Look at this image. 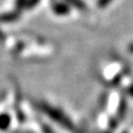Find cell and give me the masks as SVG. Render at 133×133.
<instances>
[{"label":"cell","mask_w":133,"mask_h":133,"mask_svg":"<svg viewBox=\"0 0 133 133\" xmlns=\"http://www.w3.org/2000/svg\"><path fill=\"white\" fill-rule=\"evenodd\" d=\"M43 110L49 114L50 118L53 119L56 122L60 123L61 125H64V127H66V128H69V129H71V128H72V125H71L72 123H70L69 120L66 119L65 116L62 114L60 111H58V110H56V109H53V108H50V107H48V105L43 107Z\"/></svg>","instance_id":"6da1fadb"},{"label":"cell","mask_w":133,"mask_h":133,"mask_svg":"<svg viewBox=\"0 0 133 133\" xmlns=\"http://www.w3.org/2000/svg\"><path fill=\"white\" fill-rule=\"evenodd\" d=\"M131 93H132V94H133V89H132V90H131Z\"/></svg>","instance_id":"52a82bcc"},{"label":"cell","mask_w":133,"mask_h":133,"mask_svg":"<svg viewBox=\"0 0 133 133\" xmlns=\"http://www.w3.org/2000/svg\"><path fill=\"white\" fill-rule=\"evenodd\" d=\"M53 9H55L56 12H58V14H60V15H64L68 12V8H66L64 5H62V3H58Z\"/></svg>","instance_id":"3957f363"},{"label":"cell","mask_w":133,"mask_h":133,"mask_svg":"<svg viewBox=\"0 0 133 133\" xmlns=\"http://www.w3.org/2000/svg\"><path fill=\"white\" fill-rule=\"evenodd\" d=\"M66 1L70 2L71 5H73L74 7H77V8H79V9H81V10H83L85 8V5L81 1V0H66Z\"/></svg>","instance_id":"277c9868"},{"label":"cell","mask_w":133,"mask_h":133,"mask_svg":"<svg viewBox=\"0 0 133 133\" xmlns=\"http://www.w3.org/2000/svg\"><path fill=\"white\" fill-rule=\"evenodd\" d=\"M129 50H130L131 52H133V43H132V44L130 45V47H129Z\"/></svg>","instance_id":"8992f818"},{"label":"cell","mask_w":133,"mask_h":133,"mask_svg":"<svg viewBox=\"0 0 133 133\" xmlns=\"http://www.w3.org/2000/svg\"><path fill=\"white\" fill-rule=\"evenodd\" d=\"M111 1V0H100L99 1V5L101 6V7H103V6H105V5H108Z\"/></svg>","instance_id":"5b68a950"},{"label":"cell","mask_w":133,"mask_h":133,"mask_svg":"<svg viewBox=\"0 0 133 133\" xmlns=\"http://www.w3.org/2000/svg\"><path fill=\"white\" fill-rule=\"evenodd\" d=\"M10 124V116L3 113L0 114V130H6Z\"/></svg>","instance_id":"7a4b0ae2"}]
</instances>
